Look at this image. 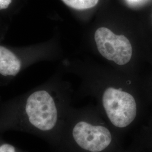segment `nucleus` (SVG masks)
Masks as SVG:
<instances>
[{"label": "nucleus", "mask_w": 152, "mask_h": 152, "mask_svg": "<svg viewBox=\"0 0 152 152\" xmlns=\"http://www.w3.org/2000/svg\"><path fill=\"white\" fill-rule=\"evenodd\" d=\"M142 144V147L147 148L152 152V120H150L147 129L144 131Z\"/></svg>", "instance_id": "obj_7"}, {"label": "nucleus", "mask_w": 152, "mask_h": 152, "mask_svg": "<svg viewBox=\"0 0 152 152\" xmlns=\"http://www.w3.org/2000/svg\"><path fill=\"white\" fill-rule=\"evenodd\" d=\"M0 152H16L15 148L9 144H4L0 146Z\"/></svg>", "instance_id": "obj_8"}, {"label": "nucleus", "mask_w": 152, "mask_h": 152, "mask_svg": "<svg viewBox=\"0 0 152 152\" xmlns=\"http://www.w3.org/2000/svg\"><path fill=\"white\" fill-rule=\"evenodd\" d=\"M72 135L83 152H104L113 144L114 137L108 127L91 121L81 120L73 127Z\"/></svg>", "instance_id": "obj_2"}, {"label": "nucleus", "mask_w": 152, "mask_h": 152, "mask_svg": "<svg viewBox=\"0 0 152 152\" xmlns=\"http://www.w3.org/2000/svg\"><path fill=\"white\" fill-rule=\"evenodd\" d=\"M21 63L16 55L0 46V73L3 76H15L20 69Z\"/></svg>", "instance_id": "obj_5"}, {"label": "nucleus", "mask_w": 152, "mask_h": 152, "mask_svg": "<svg viewBox=\"0 0 152 152\" xmlns=\"http://www.w3.org/2000/svg\"><path fill=\"white\" fill-rule=\"evenodd\" d=\"M130 1H137V0H130Z\"/></svg>", "instance_id": "obj_10"}, {"label": "nucleus", "mask_w": 152, "mask_h": 152, "mask_svg": "<svg viewBox=\"0 0 152 152\" xmlns=\"http://www.w3.org/2000/svg\"><path fill=\"white\" fill-rule=\"evenodd\" d=\"M29 122L44 131L54 129L58 121V110L53 97L44 90L33 93L26 107Z\"/></svg>", "instance_id": "obj_3"}, {"label": "nucleus", "mask_w": 152, "mask_h": 152, "mask_svg": "<svg viewBox=\"0 0 152 152\" xmlns=\"http://www.w3.org/2000/svg\"><path fill=\"white\" fill-rule=\"evenodd\" d=\"M12 0H0V10L5 9L11 4Z\"/></svg>", "instance_id": "obj_9"}, {"label": "nucleus", "mask_w": 152, "mask_h": 152, "mask_svg": "<svg viewBox=\"0 0 152 152\" xmlns=\"http://www.w3.org/2000/svg\"><path fill=\"white\" fill-rule=\"evenodd\" d=\"M102 103L110 124L118 129H125L136 121V100L121 88H107L103 92Z\"/></svg>", "instance_id": "obj_1"}, {"label": "nucleus", "mask_w": 152, "mask_h": 152, "mask_svg": "<svg viewBox=\"0 0 152 152\" xmlns=\"http://www.w3.org/2000/svg\"><path fill=\"white\" fill-rule=\"evenodd\" d=\"M71 8L76 10H85L92 8L98 4L99 0H62Z\"/></svg>", "instance_id": "obj_6"}, {"label": "nucleus", "mask_w": 152, "mask_h": 152, "mask_svg": "<svg viewBox=\"0 0 152 152\" xmlns=\"http://www.w3.org/2000/svg\"><path fill=\"white\" fill-rule=\"evenodd\" d=\"M98 51L107 59L125 65L130 60L132 49L130 41L124 35H117L107 28H100L95 33Z\"/></svg>", "instance_id": "obj_4"}]
</instances>
